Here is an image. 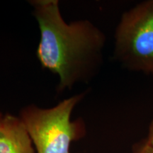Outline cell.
<instances>
[{
    "mask_svg": "<svg viewBox=\"0 0 153 153\" xmlns=\"http://www.w3.org/2000/svg\"><path fill=\"white\" fill-rule=\"evenodd\" d=\"M131 153H153V147L149 144L146 139H143L133 145Z\"/></svg>",
    "mask_w": 153,
    "mask_h": 153,
    "instance_id": "5",
    "label": "cell"
},
{
    "mask_svg": "<svg viewBox=\"0 0 153 153\" xmlns=\"http://www.w3.org/2000/svg\"><path fill=\"white\" fill-rule=\"evenodd\" d=\"M145 139L148 141L149 144L151 145L153 147V119L152 120V121H151L150 126H149L148 136L146 137Z\"/></svg>",
    "mask_w": 153,
    "mask_h": 153,
    "instance_id": "6",
    "label": "cell"
},
{
    "mask_svg": "<svg viewBox=\"0 0 153 153\" xmlns=\"http://www.w3.org/2000/svg\"><path fill=\"white\" fill-rule=\"evenodd\" d=\"M4 117V114H3L2 112H1V111H0V127H1V124H2Z\"/></svg>",
    "mask_w": 153,
    "mask_h": 153,
    "instance_id": "7",
    "label": "cell"
},
{
    "mask_svg": "<svg viewBox=\"0 0 153 153\" xmlns=\"http://www.w3.org/2000/svg\"><path fill=\"white\" fill-rule=\"evenodd\" d=\"M32 14L40 30L36 55L40 64L58 76L57 93L87 83L103 62L106 36L87 19L67 23L57 0H32Z\"/></svg>",
    "mask_w": 153,
    "mask_h": 153,
    "instance_id": "1",
    "label": "cell"
},
{
    "mask_svg": "<svg viewBox=\"0 0 153 153\" xmlns=\"http://www.w3.org/2000/svg\"><path fill=\"white\" fill-rule=\"evenodd\" d=\"M114 57L131 71L153 75V0L122 14L114 35Z\"/></svg>",
    "mask_w": 153,
    "mask_h": 153,
    "instance_id": "3",
    "label": "cell"
},
{
    "mask_svg": "<svg viewBox=\"0 0 153 153\" xmlns=\"http://www.w3.org/2000/svg\"><path fill=\"white\" fill-rule=\"evenodd\" d=\"M87 91L61 101L51 108L28 104L20 110L19 117L24 123L37 153H71L72 143L86 135L82 118L72 120L75 106Z\"/></svg>",
    "mask_w": 153,
    "mask_h": 153,
    "instance_id": "2",
    "label": "cell"
},
{
    "mask_svg": "<svg viewBox=\"0 0 153 153\" xmlns=\"http://www.w3.org/2000/svg\"><path fill=\"white\" fill-rule=\"evenodd\" d=\"M0 153H36L29 134L19 116L4 114L0 127Z\"/></svg>",
    "mask_w": 153,
    "mask_h": 153,
    "instance_id": "4",
    "label": "cell"
}]
</instances>
